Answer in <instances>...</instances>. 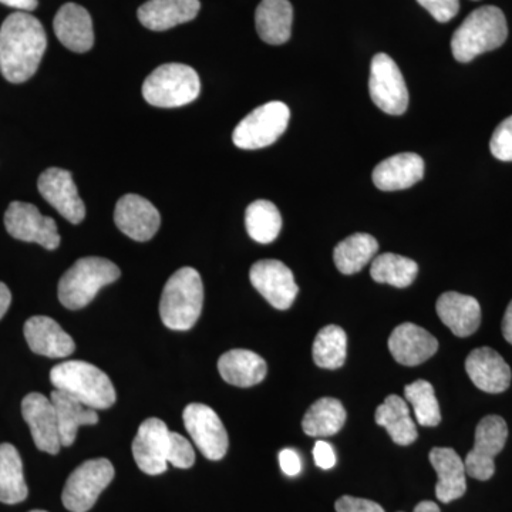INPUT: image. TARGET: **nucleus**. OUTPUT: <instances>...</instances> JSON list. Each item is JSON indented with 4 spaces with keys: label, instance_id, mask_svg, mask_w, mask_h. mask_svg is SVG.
Returning <instances> with one entry per match:
<instances>
[{
    "label": "nucleus",
    "instance_id": "473e14b6",
    "mask_svg": "<svg viewBox=\"0 0 512 512\" xmlns=\"http://www.w3.org/2000/svg\"><path fill=\"white\" fill-rule=\"evenodd\" d=\"M245 225L249 237L259 244H271L282 229L281 212L274 202L258 200L248 205Z\"/></svg>",
    "mask_w": 512,
    "mask_h": 512
},
{
    "label": "nucleus",
    "instance_id": "f257e3e1",
    "mask_svg": "<svg viewBox=\"0 0 512 512\" xmlns=\"http://www.w3.org/2000/svg\"><path fill=\"white\" fill-rule=\"evenodd\" d=\"M47 47L42 23L26 12L8 16L0 28V72L10 83L28 82Z\"/></svg>",
    "mask_w": 512,
    "mask_h": 512
},
{
    "label": "nucleus",
    "instance_id": "9d476101",
    "mask_svg": "<svg viewBox=\"0 0 512 512\" xmlns=\"http://www.w3.org/2000/svg\"><path fill=\"white\" fill-rule=\"evenodd\" d=\"M508 426L503 417L487 416L478 423L473 450L464 460L466 473L476 480L487 481L495 473V457L503 451Z\"/></svg>",
    "mask_w": 512,
    "mask_h": 512
},
{
    "label": "nucleus",
    "instance_id": "f03ea898",
    "mask_svg": "<svg viewBox=\"0 0 512 512\" xmlns=\"http://www.w3.org/2000/svg\"><path fill=\"white\" fill-rule=\"evenodd\" d=\"M507 37V19L503 10L497 6H483L471 12L454 32L451 50L457 62L468 63L503 46Z\"/></svg>",
    "mask_w": 512,
    "mask_h": 512
},
{
    "label": "nucleus",
    "instance_id": "72a5a7b5",
    "mask_svg": "<svg viewBox=\"0 0 512 512\" xmlns=\"http://www.w3.org/2000/svg\"><path fill=\"white\" fill-rule=\"evenodd\" d=\"M419 274V265L413 259L397 254L376 256L370 268V275L379 284L407 288Z\"/></svg>",
    "mask_w": 512,
    "mask_h": 512
},
{
    "label": "nucleus",
    "instance_id": "bb28decb",
    "mask_svg": "<svg viewBox=\"0 0 512 512\" xmlns=\"http://www.w3.org/2000/svg\"><path fill=\"white\" fill-rule=\"evenodd\" d=\"M293 8L289 0H262L256 8L255 25L268 45H284L291 39Z\"/></svg>",
    "mask_w": 512,
    "mask_h": 512
},
{
    "label": "nucleus",
    "instance_id": "f3484780",
    "mask_svg": "<svg viewBox=\"0 0 512 512\" xmlns=\"http://www.w3.org/2000/svg\"><path fill=\"white\" fill-rule=\"evenodd\" d=\"M22 416L29 424L36 447L45 453H59L62 441L52 400L40 393L28 394L22 402Z\"/></svg>",
    "mask_w": 512,
    "mask_h": 512
},
{
    "label": "nucleus",
    "instance_id": "4468645a",
    "mask_svg": "<svg viewBox=\"0 0 512 512\" xmlns=\"http://www.w3.org/2000/svg\"><path fill=\"white\" fill-rule=\"evenodd\" d=\"M37 188L53 208L72 224H80L86 217V205L80 198L72 173L62 168H47L37 181Z\"/></svg>",
    "mask_w": 512,
    "mask_h": 512
},
{
    "label": "nucleus",
    "instance_id": "aec40b11",
    "mask_svg": "<svg viewBox=\"0 0 512 512\" xmlns=\"http://www.w3.org/2000/svg\"><path fill=\"white\" fill-rule=\"evenodd\" d=\"M23 332L29 348L37 355L62 359L72 355L76 349L72 336L64 332L56 320L47 316H33L25 323Z\"/></svg>",
    "mask_w": 512,
    "mask_h": 512
},
{
    "label": "nucleus",
    "instance_id": "dca6fc26",
    "mask_svg": "<svg viewBox=\"0 0 512 512\" xmlns=\"http://www.w3.org/2000/svg\"><path fill=\"white\" fill-rule=\"evenodd\" d=\"M114 222L128 238L146 242L157 234L161 217L157 208L146 198L127 194L117 202Z\"/></svg>",
    "mask_w": 512,
    "mask_h": 512
},
{
    "label": "nucleus",
    "instance_id": "0eeeda50",
    "mask_svg": "<svg viewBox=\"0 0 512 512\" xmlns=\"http://www.w3.org/2000/svg\"><path fill=\"white\" fill-rule=\"evenodd\" d=\"M291 111L282 101H269L239 121L232 134L235 146L242 150H258L274 144L288 128Z\"/></svg>",
    "mask_w": 512,
    "mask_h": 512
},
{
    "label": "nucleus",
    "instance_id": "393cba45",
    "mask_svg": "<svg viewBox=\"0 0 512 512\" xmlns=\"http://www.w3.org/2000/svg\"><path fill=\"white\" fill-rule=\"evenodd\" d=\"M423 177V158L414 153L386 158L373 170V183L382 191L406 190L419 183Z\"/></svg>",
    "mask_w": 512,
    "mask_h": 512
},
{
    "label": "nucleus",
    "instance_id": "39448f33",
    "mask_svg": "<svg viewBox=\"0 0 512 512\" xmlns=\"http://www.w3.org/2000/svg\"><path fill=\"white\" fill-rule=\"evenodd\" d=\"M119 266L106 258L87 256L74 262L59 282V301L72 311L82 309L96 298L104 286L120 278Z\"/></svg>",
    "mask_w": 512,
    "mask_h": 512
},
{
    "label": "nucleus",
    "instance_id": "ea45409f",
    "mask_svg": "<svg viewBox=\"0 0 512 512\" xmlns=\"http://www.w3.org/2000/svg\"><path fill=\"white\" fill-rule=\"evenodd\" d=\"M335 508L336 512H386L382 505L375 503V501L350 497V495L339 498L336 501Z\"/></svg>",
    "mask_w": 512,
    "mask_h": 512
},
{
    "label": "nucleus",
    "instance_id": "37998d69",
    "mask_svg": "<svg viewBox=\"0 0 512 512\" xmlns=\"http://www.w3.org/2000/svg\"><path fill=\"white\" fill-rule=\"evenodd\" d=\"M10 303H12V293H10L8 286L0 282V319L8 312Z\"/></svg>",
    "mask_w": 512,
    "mask_h": 512
},
{
    "label": "nucleus",
    "instance_id": "a878e982",
    "mask_svg": "<svg viewBox=\"0 0 512 512\" xmlns=\"http://www.w3.org/2000/svg\"><path fill=\"white\" fill-rule=\"evenodd\" d=\"M50 400L55 407L62 447L73 446L80 427L99 423V414L96 410L62 390H53Z\"/></svg>",
    "mask_w": 512,
    "mask_h": 512
},
{
    "label": "nucleus",
    "instance_id": "6ab92c4d",
    "mask_svg": "<svg viewBox=\"0 0 512 512\" xmlns=\"http://www.w3.org/2000/svg\"><path fill=\"white\" fill-rule=\"evenodd\" d=\"M466 370L471 382L485 393H503L510 387V366L494 349L473 350L467 357Z\"/></svg>",
    "mask_w": 512,
    "mask_h": 512
},
{
    "label": "nucleus",
    "instance_id": "2f4dec72",
    "mask_svg": "<svg viewBox=\"0 0 512 512\" xmlns=\"http://www.w3.org/2000/svg\"><path fill=\"white\" fill-rule=\"evenodd\" d=\"M379 251L376 238L369 234H353L343 239L333 251V261L342 274L353 275L363 268Z\"/></svg>",
    "mask_w": 512,
    "mask_h": 512
},
{
    "label": "nucleus",
    "instance_id": "a211bd4d",
    "mask_svg": "<svg viewBox=\"0 0 512 512\" xmlns=\"http://www.w3.org/2000/svg\"><path fill=\"white\" fill-rule=\"evenodd\" d=\"M390 353L404 366H417L436 355L439 342L431 333L414 323H402L389 338Z\"/></svg>",
    "mask_w": 512,
    "mask_h": 512
},
{
    "label": "nucleus",
    "instance_id": "6e6552de",
    "mask_svg": "<svg viewBox=\"0 0 512 512\" xmlns=\"http://www.w3.org/2000/svg\"><path fill=\"white\" fill-rule=\"evenodd\" d=\"M113 464L107 458H94L76 468L67 478L62 494L64 507L70 512L92 510L100 494L113 481Z\"/></svg>",
    "mask_w": 512,
    "mask_h": 512
},
{
    "label": "nucleus",
    "instance_id": "79ce46f5",
    "mask_svg": "<svg viewBox=\"0 0 512 512\" xmlns=\"http://www.w3.org/2000/svg\"><path fill=\"white\" fill-rule=\"evenodd\" d=\"M279 464H281L282 471L289 477L298 476L302 470L301 458L298 453L292 448H285L279 454Z\"/></svg>",
    "mask_w": 512,
    "mask_h": 512
},
{
    "label": "nucleus",
    "instance_id": "4be33fe9",
    "mask_svg": "<svg viewBox=\"0 0 512 512\" xmlns=\"http://www.w3.org/2000/svg\"><path fill=\"white\" fill-rule=\"evenodd\" d=\"M437 315L458 338H468L481 325V306L473 296L446 292L436 305Z\"/></svg>",
    "mask_w": 512,
    "mask_h": 512
},
{
    "label": "nucleus",
    "instance_id": "cd10ccee",
    "mask_svg": "<svg viewBox=\"0 0 512 512\" xmlns=\"http://www.w3.org/2000/svg\"><path fill=\"white\" fill-rule=\"evenodd\" d=\"M218 370L225 382L238 387H251L265 379L268 367L261 356L251 350L235 349L218 360Z\"/></svg>",
    "mask_w": 512,
    "mask_h": 512
},
{
    "label": "nucleus",
    "instance_id": "7c9ffc66",
    "mask_svg": "<svg viewBox=\"0 0 512 512\" xmlns=\"http://www.w3.org/2000/svg\"><path fill=\"white\" fill-rule=\"evenodd\" d=\"M346 410L338 399L323 397L312 404L302 420L303 431L311 437L335 436L345 426Z\"/></svg>",
    "mask_w": 512,
    "mask_h": 512
},
{
    "label": "nucleus",
    "instance_id": "a18cd8bd",
    "mask_svg": "<svg viewBox=\"0 0 512 512\" xmlns=\"http://www.w3.org/2000/svg\"><path fill=\"white\" fill-rule=\"evenodd\" d=\"M503 335L510 345H512V301L508 305L507 311H505L503 319Z\"/></svg>",
    "mask_w": 512,
    "mask_h": 512
},
{
    "label": "nucleus",
    "instance_id": "5701e85b",
    "mask_svg": "<svg viewBox=\"0 0 512 512\" xmlns=\"http://www.w3.org/2000/svg\"><path fill=\"white\" fill-rule=\"evenodd\" d=\"M200 9V0H148L140 6L137 15L144 28L164 32L191 22Z\"/></svg>",
    "mask_w": 512,
    "mask_h": 512
},
{
    "label": "nucleus",
    "instance_id": "4c0bfd02",
    "mask_svg": "<svg viewBox=\"0 0 512 512\" xmlns=\"http://www.w3.org/2000/svg\"><path fill=\"white\" fill-rule=\"evenodd\" d=\"M491 154L497 160L512 161V116L505 119L493 133L490 141Z\"/></svg>",
    "mask_w": 512,
    "mask_h": 512
},
{
    "label": "nucleus",
    "instance_id": "f704fd0d",
    "mask_svg": "<svg viewBox=\"0 0 512 512\" xmlns=\"http://www.w3.org/2000/svg\"><path fill=\"white\" fill-rule=\"evenodd\" d=\"M348 336L336 325L320 329L313 342V360L322 369L335 370L345 365Z\"/></svg>",
    "mask_w": 512,
    "mask_h": 512
},
{
    "label": "nucleus",
    "instance_id": "de8ad7c7",
    "mask_svg": "<svg viewBox=\"0 0 512 512\" xmlns=\"http://www.w3.org/2000/svg\"><path fill=\"white\" fill-rule=\"evenodd\" d=\"M30 512H47V511H42V510H33V511H30Z\"/></svg>",
    "mask_w": 512,
    "mask_h": 512
},
{
    "label": "nucleus",
    "instance_id": "c85d7f7f",
    "mask_svg": "<svg viewBox=\"0 0 512 512\" xmlns=\"http://www.w3.org/2000/svg\"><path fill=\"white\" fill-rule=\"evenodd\" d=\"M375 420L399 446H409L419 437L406 400L396 394L386 397L383 404L377 407Z\"/></svg>",
    "mask_w": 512,
    "mask_h": 512
},
{
    "label": "nucleus",
    "instance_id": "2eb2a0df",
    "mask_svg": "<svg viewBox=\"0 0 512 512\" xmlns=\"http://www.w3.org/2000/svg\"><path fill=\"white\" fill-rule=\"evenodd\" d=\"M168 439L170 430L163 420L147 419L141 423L133 441V456L143 473L160 476L167 471Z\"/></svg>",
    "mask_w": 512,
    "mask_h": 512
},
{
    "label": "nucleus",
    "instance_id": "c9c22d12",
    "mask_svg": "<svg viewBox=\"0 0 512 512\" xmlns=\"http://www.w3.org/2000/svg\"><path fill=\"white\" fill-rule=\"evenodd\" d=\"M407 403L412 404L417 423L423 427L439 426L441 421L440 404L437 402L434 387L427 380H416L404 389Z\"/></svg>",
    "mask_w": 512,
    "mask_h": 512
},
{
    "label": "nucleus",
    "instance_id": "1a4fd4ad",
    "mask_svg": "<svg viewBox=\"0 0 512 512\" xmlns=\"http://www.w3.org/2000/svg\"><path fill=\"white\" fill-rule=\"evenodd\" d=\"M369 92L373 103L384 113L402 116L409 107V90L399 66L386 53L373 57Z\"/></svg>",
    "mask_w": 512,
    "mask_h": 512
},
{
    "label": "nucleus",
    "instance_id": "49530a36",
    "mask_svg": "<svg viewBox=\"0 0 512 512\" xmlns=\"http://www.w3.org/2000/svg\"><path fill=\"white\" fill-rule=\"evenodd\" d=\"M413 512H440V508L433 501H421L416 505Z\"/></svg>",
    "mask_w": 512,
    "mask_h": 512
},
{
    "label": "nucleus",
    "instance_id": "f8f14e48",
    "mask_svg": "<svg viewBox=\"0 0 512 512\" xmlns=\"http://www.w3.org/2000/svg\"><path fill=\"white\" fill-rule=\"evenodd\" d=\"M185 429L195 446L208 460L218 461L228 451V433L224 424L211 407L201 403L188 404L183 414Z\"/></svg>",
    "mask_w": 512,
    "mask_h": 512
},
{
    "label": "nucleus",
    "instance_id": "c756f323",
    "mask_svg": "<svg viewBox=\"0 0 512 512\" xmlns=\"http://www.w3.org/2000/svg\"><path fill=\"white\" fill-rule=\"evenodd\" d=\"M28 494L19 451L12 444H0V503L19 504Z\"/></svg>",
    "mask_w": 512,
    "mask_h": 512
},
{
    "label": "nucleus",
    "instance_id": "b1692460",
    "mask_svg": "<svg viewBox=\"0 0 512 512\" xmlns=\"http://www.w3.org/2000/svg\"><path fill=\"white\" fill-rule=\"evenodd\" d=\"M430 463L436 470V495L444 504L458 500L467 491L466 466L456 450L448 447H436L430 451Z\"/></svg>",
    "mask_w": 512,
    "mask_h": 512
},
{
    "label": "nucleus",
    "instance_id": "58836bf2",
    "mask_svg": "<svg viewBox=\"0 0 512 512\" xmlns=\"http://www.w3.org/2000/svg\"><path fill=\"white\" fill-rule=\"evenodd\" d=\"M437 22L447 23L456 18L460 0H417Z\"/></svg>",
    "mask_w": 512,
    "mask_h": 512
},
{
    "label": "nucleus",
    "instance_id": "a19ab883",
    "mask_svg": "<svg viewBox=\"0 0 512 512\" xmlns=\"http://www.w3.org/2000/svg\"><path fill=\"white\" fill-rule=\"evenodd\" d=\"M313 458H315L316 466L323 468V470H330L335 467L336 454L333 447L326 441L319 440L313 448Z\"/></svg>",
    "mask_w": 512,
    "mask_h": 512
},
{
    "label": "nucleus",
    "instance_id": "20e7f679",
    "mask_svg": "<svg viewBox=\"0 0 512 512\" xmlns=\"http://www.w3.org/2000/svg\"><path fill=\"white\" fill-rule=\"evenodd\" d=\"M204 305V285L194 268H181L164 286L161 320L168 329L188 330L197 323Z\"/></svg>",
    "mask_w": 512,
    "mask_h": 512
},
{
    "label": "nucleus",
    "instance_id": "e433bc0d",
    "mask_svg": "<svg viewBox=\"0 0 512 512\" xmlns=\"http://www.w3.org/2000/svg\"><path fill=\"white\" fill-rule=\"evenodd\" d=\"M167 461L171 466L183 468V470L194 466L195 463V451L192 444L175 431H170Z\"/></svg>",
    "mask_w": 512,
    "mask_h": 512
},
{
    "label": "nucleus",
    "instance_id": "9b49d317",
    "mask_svg": "<svg viewBox=\"0 0 512 512\" xmlns=\"http://www.w3.org/2000/svg\"><path fill=\"white\" fill-rule=\"evenodd\" d=\"M6 231L19 241L35 242L53 251L59 248L60 235L53 218L40 214L35 205L15 201L5 214Z\"/></svg>",
    "mask_w": 512,
    "mask_h": 512
},
{
    "label": "nucleus",
    "instance_id": "c03bdc74",
    "mask_svg": "<svg viewBox=\"0 0 512 512\" xmlns=\"http://www.w3.org/2000/svg\"><path fill=\"white\" fill-rule=\"evenodd\" d=\"M0 3L18 10H35L37 8V0H0Z\"/></svg>",
    "mask_w": 512,
    "mask_h": 512
},
{
    "label": "nucleus",
    "instance_id": "ddd939ff",
    "mask_svg": "<svg viewBox=\"0 0 512 512\" xmlns=\"http://www.w3.org/2000/svg\"><path fill=\"white\" fill-rule=\"evenodd\" d=\"M249 279L256 291L279 311L291 308L298 295V285L291 269L276 259L255 262L249 271Z\"/></svg>",
    "mask_w": 512,
    "mask_h": 512
},
{
    "label": "nucleus",
    "instance_id": "7ed1b4c3",
    "mask_svg": "<svg viewBox=\"0 0 512 512\" xmlns=\"http://www.w3.org/2000/svg\"><path fill=\"white\" fill-rule=\"evenodd\" d=\"M50 382L56 390L76 397L94 410H106L116 403V390L110 377L92 363L70 360L53 367Z\"/></svg>",
    "mask_w": 512,
    "mask_h": 512
},
{
    "label": "nucleus",
    "instance_id": "423d86ee",
    "mask_svg": "<svg viewBox=\"0 0 512 512\" xmlns=\"http://www.w3.org/2000/svg\"><path fill=\"white\" fill-rule=\"evenodd\" d=\"M198 73L187 64L168 63L157 67L144 80L143 96L151 106L174 109L185 106L200 96Z\"/></svg>",
    "mask_w": 512,
    "mask_h": 512
},
{
    "label": "nucleus",
    "instance_id": "412c9836",
    "mask_svg": "<svg viewBox=\"0 0 512 512\" xmlns=\"http://www.w3.org/2000/svg\"><path fill=\"white\" fill-rule=\"evenodd\" d=\"M53 29L60 43L72 52L86 53L94 45L92 16L76 3H66L59 9Z\"/></svg>",
    "mask_w": 512,
    "mask_h": 512
}]
</instances>
